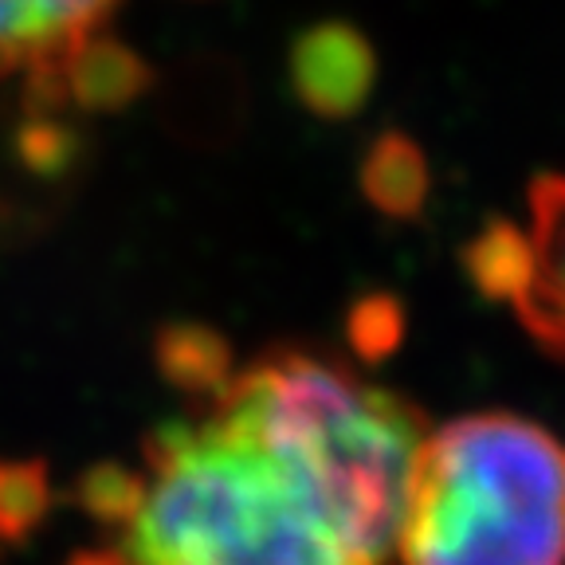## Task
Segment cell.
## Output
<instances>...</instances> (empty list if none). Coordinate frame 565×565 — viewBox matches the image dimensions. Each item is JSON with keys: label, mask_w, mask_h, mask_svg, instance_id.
Listing matches in <instances>:
<instances>
[{"label": "cell", "mask_w": 565, "mask_h": 565, "mask_svg": "<svg viewBox=\"0 0 565 565\" xmlns=\"http://www.w3.org/2000/svg\"><path fill=\"white\" fill-rule=\"evenodd\" d=\"M141 456L138 511L115 534L126 565H397L291 451L221 405L161 424Z\"/></svg>", "instance_id": "cell-1"}, {"label": "cell", "mask_w": 565, "mask_h": 565, "mask_svg": "<svg viewBox=\"0 0 565 565\" xmlns=\"http://www.w3.org/2000/svg\"><path fill=\"white\" fill-rule=\"evenodd\" d=\"M397 565H565V444L514 413L424 436Z\"/></svg>", "instance_id": "cell-2"}, {"label": "cell", "mask_w": 565, "mask_h": 565, "mask_svg": "<svg viewBox=\"0 0 565 565\" xmlns=\"http://www.w3.org/2000/svg\"><path fill=\"white\" fill-rule=\"evenodd\" d=\"M471 279L503 299L546 350L565 358V177L530 189V224L499 221L468 247Z\"/></svg>", "instance_id": "cell-3"}, {"label": "cell", "mask_w": 565, "mask_h": 565, "mask_svg": "<svg viewBox=\"0 0 565 565\" xmlns=\"http://www.w3.org/2000/svg\"><path fill=\"white\" fill-rule=\"evenodd\" d=\"M115 9L118 0H0V75L24 71L32 115L67 106L63 63Z\"/></svg>", "instance_id": "cell-4"}, {"label": "cell", "mask_w": 565, "mask_h": 565, "mask_svg": "<svg viewBox=\"0 0 565 565\" xmlns=\"http://www.w3.org/2000/svg\"><path fill=\"white\" fill-rule=\"evenodd\" d=\"M377 79L370 40L350 24H315L291 47V87L318 118H350Z\"/></svg>", "instance_id": "cell-5"}, {"label": "cell", "mask_w": 565, "mask_h": 565, "mask_svg": "<svg viewBox=\"0 0 565 565\" xmlns=\"http://www.w3.org/2000/svg\"><path fill=\"white\" fill-rule=\"evenodd\" d=\"M150 87V63L106 32L87 35L63 63V95L67 106H79V110H98V115L126 110Z\"/></svg>", "instance_id": "cell-6"}, {"label": "cell", "mask_w": 565, "mask_h": 565, "mask_svg": "<svg viewBox=\"0 0 565 565\" xmlns=\"http://www.w3.org/2000/svg\"><path fill=\"white\" fill-rule=\"evenodd\" d=\"M158 370L169 385L196 401H209L232 377V350L216 330L201 322H169L158 334Z\"/></svg>", "instance_id": "cell-7"}, {"label": "cell", "mask_w": 565, "mask_h": 565, "mask_svg": "<svg viewBox=\"0 0 565 565\" xmlns=\"http://www.w3.org/2000/svg\"><path fill=\"white\" fill-rule=\"evenodd\" d=\"M362 189L388 216H413L428 193V169L424 153L405 134H385L373 141L370 158L362 166Z\"/></svg>", "instance_id": "cell-8"}, {"label": "cell", "mask_w": 565, "mask_h": 565, "mask_svg": "<svg viewBox=\"0 0 565 565\" xmlns=\"http://www.w3.org/2000/svg\"><path fill=\"white\" fill-rule=\"evenodd\" d=\"M52 511V479L40 459H0V550L24 546Z\"/></svg>", "instance_id": "cell-9"}, {"label": "cell", "mask_w": 565, "mask_h": 565, "mask_svg": "<svg viewBox=\"0 0 565 565\" xmlns=\"http://www.w3.org/2000/svg\"><path fill=\"white\" fill-rule=\"evenodd\" d=\"M141 471L122 468V463H95L79 476L75 483V503L83 507V514L106 526L110 534L130 522V514L138 511V499H141Z\"/></svg>", "instance_id": "cell-10"}, {"label": "cell", "mask_w": 565, "mask_h": 565, "mask_svg": "<svg viewBox=\"0 0 565 565\" xmlns=\"http://www.w3.org/2000/svg\"><path fill=\"white\" fill-rule=\"evenodd\" d=\"M79 150V134L71 130L67 122H60L55 115H32L17 130V158L35 177H63L75 166Z\"/></svg>", "instance_id": "cell-11"}, {"label": "cell", "mask_w": 565, "mask_h": 565, "mask_svg": "<svg viewBox=\"0 0 565 565\" xmlns=\"http://www.w3.org/2000/svg\"><path fill=\"white\" fill-rule=\"evenodd\" d=\"M397 322H401L397 310L388 307L385 299H370L365 307H358V315H353V334H358L362 350H373V345L388 342L385 327H397Z\"/></svg>", "instance_id": "cell-12"}, {"label": "cell", "mask_w": 565, "mask_h": 565, "mask_svg": "<svg viewBox=\"0 0 565 565\" xmlns=\"http://www.w3.org/2000/svg\"><path fill=\"white\" fill-rule=\"evenodd\" d=\"M71 565H126V557L118 554L115 546H110V550H98V554H79V557H71Z\"/></svg>", "instance_id": "cell-13"}]
</instances>
